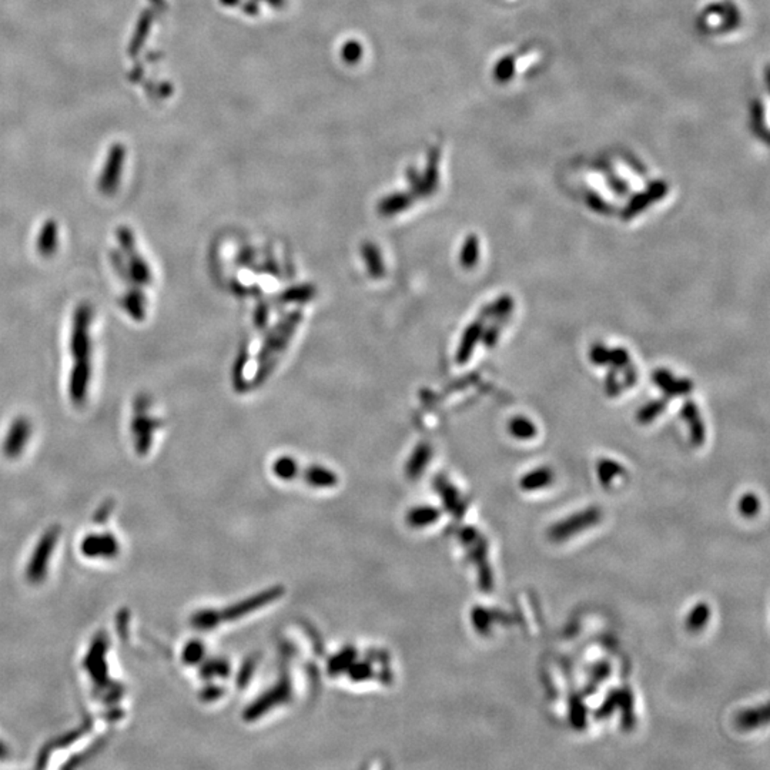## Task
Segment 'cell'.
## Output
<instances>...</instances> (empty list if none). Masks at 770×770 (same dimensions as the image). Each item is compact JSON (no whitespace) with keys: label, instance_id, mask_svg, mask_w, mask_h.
<instances>
[{"label":"cell","instance_id":"277c9868","mask_svg":"<svg viewBox=\"0 0 770 770\" xmlns=\"http://www.w3.org/2000/svg\"><path fill=\"white\" fill-rule=\"evenodd\" d=\"M619 707L622 710L621 713V723L625 730H631L635 726V710H634V695L628 688L622 689H614L604 700V703L595 710V719H607L609 717L615 709Z\"/></svg>","mask_w":770,"mask_h":770},{"label":"cell","instance_id":"5b68a950","mask_svg":"<svg viewBox=\"0 0 770 770\" xmlns=\"http://www.w3.org/2000/svg\"><path fill=\"white\" fill-rule=\"evenodd\" d=\"M464 539L470 542L472 559L478 565L481 590L484 592H491L494 588V578H492V570L489 568L488 556H487V541H484L482 536L477 532V529H472V528H468L464 532Z\"/></svg>","mask_w":770,"mask_h":770},{"label":"cell","instance_id":"7c38bea8","mask_svg":"<svg viewBox=\"0 0 770 770\" xmlns=\"http://www.w3.org/2000/svg\"><path fill=\"white\" fill-rule=\"evenodd\" d=\"M123 160H124L123 147L121 146H114L110 150V154H109V158H107V163H106V168H104V173H103V185L104 187H113L116 184V181L119 178L117 175L121 171Z\"/></svg>","mask_w":770,"mask_h":770},{"label":"cell","instance_id":"6da1fadb","mask_svg":"<svg viewBox=\"0 0 770 770\" xmlns=\"http://www.w3.org/2000/svg\"><path fill=\"white\" fill-rule=\"evenodd\" d=\"M750 16L740 0H706L696 13V29L712 43H734L747 35Z\"/></svg>","mask_w":770,"mask_h":770},{"label":"cell","instance_id":"484cf974","mask_svg":"<svg viewBox=\"0 0 770 770\" xmlns=\"http://www.w3.org/2000/svg\"><path fill=\"white\" fill-rule=\"evenodd\" d=\"M607 181L611 185V188L617 192V195H619V196H627L628 195V191H629L628 183L625 180L619 178L617 174H614V173L608 174Z\"/></svg>","mask_w":770,"mask_h":770},{"label":"cell","instance_id":"7a4b0ae2","mask_svg":"<svg viewBox=\"0 0 770 770\" xmlns=\"http://www.w3.org/2000/svg\"><path fill=\"white\" fill-rule=\"evenodd\" d=\"M546 62V52L542 45L535 42L521 43L508 48L499 58L495 76L508 87L522 85L538 75Z\"/></svg>","mask_w":770,"mask_h":770},{"label":"cell","instance_id":"cb8c5ba5","mask_svg":"<svg viewBox=\"0 0 770 770\" xmlns=\"http://www.w3.org/2000/svg\"><path fill=\"white\" fill-rule=\"evenodd\" d=\"M617 368L612 367V369H609V372L607 374V378H605V391H607V396L611 397V398H615L621 394V390H622V384L618 381V376H617Z\"/></svg>","mask_w":770,"mask_h":770},{"label":"cell","instance_id":"9c48e42d","mask_svg":"<svg viewBox=\"0 0 770 770\" xmlns=\"http://www.w3.org/2000/svg\"><path fill=\"white\" fill-rule=\"evenodd\" d=\"M734 722H736V727L743 732L763 727L769 723V706L764 703L760 706L743 709L739 712Z\"/></svg>","mask_w":770,"mask_h":770},{"label":"cell","instance_id":"8992f818","mask_svg":"<svg viewBox=\"0 0 770 770\" xmlns=\"http://www.w3.org/2000/svg\"><path fill=\"white\" fill-rule=\"evenodd\" d=\"M666 192H668V184L665 181H662V180L652 181L648 185L646 191L638 192V195H635L628 202L627 207L621 213V217L624 220H631V219L636 217L639 213H642L651 205H654L655 202H659L661 199H663L666 196Z\"/></svg>","mask_w":770,"mask_h":770},{"label":"cell","instance_id":"ac0fdd59","mask_svg":"<svg viewBox=\"0 0 770 770\" xmlns=\"http://www.w3.org/2000/svg\"><path fill=\"white\" fill-rule=\"evenodd\" d=\"M611 673V666L609 663L607 662H598L592 666L591 672H590V680H588V685L585 688V693L587 695H592L595 693L597 688L605 682V679L609 676Z\"/></svg>","mask_w":770,"mask_h":770},{"label":"cell","instance_id":"4fadbf2b","mask_svg":"<svg viewBox=\"0 0 770 770\" xmlns=\"http://www.w3.org/2000/svg\"><path fill=\"white\" fill-rule=\"evenodd\" d=\"M625 474V468L618 464L617 461L614 460H608V458H602L598 461L597 464V475H598V481L601 482V485L608 489L611 487V484L618 478V477H622Z\"/></svg>","mask_w":770,"mask_h":770},{"label":"cell","instance_id":"8fae6325","mask_svg":"<svg viewBox=\"0 0 770 770\" xmlns=\"http://www.w3.org/2000/svg\"><path fill=\"white\" fill-rule=\"evenodd\" d=\"M710 619V607L706 602H698L686 615L685 628L690 634L703 631Z\"/></svg>","mask_w":770,"mask_h":770},{"label":"cell","instance_id":"4316f807","mask_svg":"<svg viewBox=\"0 0 770 770\" xmlns=\"http://www.w3.org/2000/svg\"><path fill=\"white\" fill-rule=\"evenodd\" d=\"M622 372H624V387L625 389H632L634 385L636 384V381H638V374H636L635 367L631 364Z\"/></svg>","mask_w":770,"mask_h":770},{"label":"cell","instance_id":"ba28073f","mask_svg":"<svg viewBox=\"0 0 770 770\" xmlns=\"http://www.w3.org/2000/svg\"><path fill=\"white\" fill-rule=\"evenodd\" d=\"M682 417L683 420L686 421V424L689 425V435H690V443L695 445V447H702L705 444V438H706V430H705V424L700 418V414H699V410L696 407V404L690 400V401H686L683 404V408H682Z\"/></svg>","mask_w":770,"mask_h":770},{"label":"cell","instance_id":"603a6c76","mask_svg":"<svg viewBox=\"0 0 770 770\" xmlns=\"http://www.w3.org/2000/svg\"><path fill=\"white\" fill-rule=\"evenodd\" d=\"M609 364L617 369H625L628 365H631V357L629 352L625 348H614L609 349Z\"/></svg>","mask_w":770,"mask_h":770},{"label":"cell","instance_id":"7402d4cb","mask_svg":"<svg viewBox=\"0 0 770 770\" xmlns=\"http://www.w3.org/2000/svg\"><path fill=\"white\" fill-rule=\"evenodd\" d=\"M472 621H474V625L475 628L482 634V635H487L489 631H491V625L494 622V618L491 615V612L488 609H484V608H477L474 612H472Z\"/></svg>","mask_w":770,"mask_h":770},{"label":"cell","instance_id":"ffe728a7","mask_svg":"<svg viewBox=\"0 0 770 770\" xmlns=\"http://www.w3.org/2000/svg\"><path fill=\"white\" fill-rule=\"evenodd\" d=\"M478 257H479V243H478V239L475 236H471L465 242L464 249L461 251V264H464V267L470 269V267L477 264Z\"/></svg>","mask_w":770,"mask_h":770},{"label":"cell","instance_id":"52a82bcc","mask_svg":"<svg viewBox=\"0 0 770 770\" xmlns=\"http://www.w3.org/2000/svg\"><path fill=\"white\" fill-rule=\"evenodd\" d=\"M652 379L656 387H659L668 398L686 396L692 393L693 390V384L690 379H686V378L678 379L668 369H663V368L656 369L652 374Z\"/></svg>","mask_w":770,"mask_h":770},{"label":"cell","instance_id":"e0dca14e","mask_svg":"<svg viewBox=\"0 0 770 770\" xmlns=\"http://www.w3.org/2000/svg\"><path fill=\"white\" fill-rule=\"evenodd\" d=\"M668 406V398H661V400H655V401H651L649 404H646L645 407H642L636 416L638 418V423L642 424V425H646V424H651L658 416H661L665 408Z\"/></svg>","mask_w":770,"mask_h":770},{"label":"cell","instance_id":"30bf717a","mask_svg":"<svg viewBox=\"0 0 770 770\" xmlns=\"http://www.w3.org/2000/svg\"><path fill=\"white\" fill-rule=\"evenodd\" d=\"M552 481H553V472L546 467H541V468L526 472L519 479V488L525 492H532V491H538V489H543L549 487Z\"/></svg>","mask_w":770,"mask_h":770},{"label":"cell","instance_id":"44dd1931","mask_svg":"<svg viewBox=\"0 0 770 770\" xmlns=\"http://www.w3.org/2000/svg\"><path fill=\"white\" fill-rule=\"evenodd\" d=\"M512 310H514L512 297L502 295L498 301H495V304L491 308H488V314L492 315V317H497L501 321H504L511 315Z\"/></svg>","mask_w":770,"mask_h":770},{"label":"cell","instance_id":"d6986e66","mask_svg":"<svg viewBox=\"0 0 770 770\" xmlns=\"http://www.w3.org/2000/svg\"><path fill=\"white\" fill-rule=\"evenodd\" d=\"M737 509L742 516L744 518H753L760 511V499L753 492H746L742 495L737 504Z\"/></svg>","mask_w":770,"mask_h":770},{"label":"cell","instance_id":"3957f363","mask_svg":"<svg viewBox=\"0 0 770 770\" xmlns=\"http://www.w3.org/2000/svg\"><path fill=\"white\" fill-rule=\"evenodd\" d=\"M601 521H602V511L598 506H590L551 525L548 529V538L552 542H563L578 533H581L598 525Z\"/></svg>","mask_w":770,"mask_h":770},{"label":"cell","instance_id":"5bb4252c","mask_svg":"<svg viewBox=\"0 0 770 770\" xmlns=\"http://www.w3.org/2000/svg\"><path fill=\"white\" fill-rule=\"evenodd\" d=\"M569 722L575 730H584L588 723V709L578 695H572L569 699Z\"/></svg>","mask_w":770,"mask_h":770},{"label":"cell","instance_id":"d4e9b609","mask_svg":"<svg viewBox=\"0 0 770 770\" xmlns=\"http://www.w3.org/2000/svg\"><path fill=\"white\" fill-rule=\"evenodd\" d=\"M590 355H591V361L595 365L604 367L609 364V348H607L604 344H595L591 348Z\"/></svg>","mask_w":770,"mask_h":770},{"label":"cell","instance_id":"83f0119b","mask_svg":"<svg viewBox=\"0 0 770 770\" xmlns=\"http://www.w3.org/2000/svg\"><path fill=\"white\" fill-rule=\"evenodd\" d=\"M508 4H514V2H518V0H506Z\"/></svg>","mask_w":770,"mask_h":770},{"label":"cell","instance_id":"9a60e30c","mask_svg":"<svg viewBox=\"0 0 770 770\" xmlns=\"http://www.w3.org/2000/svg\"><path fill=\"white\" fill-rule=\"evenodd\" d=\"M508 430H509V434L516 438V440H521V441H528V440H532L536 437L538 434V430H536V425L525 418V417H515L509 421V425H508Z\"/></svg>","mask_w":770,"mask_h":770},{"label":"cell","instance_id":"2e32d148","mask_svg":"<svg viewBox=\"0 0 770 770\" xmlns=\"http://www.w3.org/2000/svg\"><path fill=\"white\" fill-rule=\"evenodd\" d=\"M481 334H482L481 322H475V324L470 325V328L465 331V335L462 338V342H461V347H460V351H458V361L460 362H465L470 358V355H471L475 344L478 342Z\"/></svg>","mask_w":770,"mask_h":770}]
</instances>
